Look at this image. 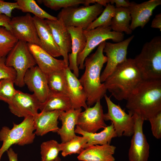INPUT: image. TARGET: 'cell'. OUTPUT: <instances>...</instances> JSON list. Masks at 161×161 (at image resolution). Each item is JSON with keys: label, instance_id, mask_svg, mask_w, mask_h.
Segmentation results:
<instances>
[{"label": "cell", "instance_id": "cell-21", "mask_svg": "<svg viewBox=\"0 0 161 161\" xmlns=\"http://www.w3.org/2000/svg\"><path fill=\"white\" fill-rule=\"evenodd\" d=\"M64 111L54 110L42 111L33 117L35 135L43 136L49 132H57L58 119Z\"/></svg>", "mask_w": 161, "mask_h": 161}, {"label": "cell", "instance_id": "cell-28", "mask_svg": "<svg viewBox=\"0 0 161 161\" xmlns=\"http://www.w3.org/2000/svg\"><path fill=\"white\" fill-rule=\"evenodd\" d=\"M65 69L50 72L47 76L50 91L67 95Z\"/></svg>", "mask_w": 161, "mask_h": 161}, {"label": "cell", "instance_id": "cell-35", "mask_svg": "<svg viewBox=\"0 0 161 161\" xmlns=\"http://www.w3.org/2000/svg\"><path fill=\"white\" fill-rule=\"evenodd\" d=\"M43 4L46 7L55 10L71 7L78 6L80 4H84L86 0H42L37 1Z\"/></svg>", "mask_w": 161, "mask_h": 161}, {"label": "cell", "instance_id": "cell-9", "mask_svg": "<svg viewBox=\"0 0 161 161\" xmlns=\"http://www.w3.org/2000/svg\"><path fill=\"white\" fill-rule=\"evenodd\" d=\"M108 112L104 114L105 121L110 120L117 137H131L133 134L134 123L133 115L127 114L119 105L114 103L106 94L104 96Z\"/></svg>", "mask_w": 161, "mask_h": 161}, {"label": "cell", "instance_id": "cell-4", "mask_svg": "<svg viewBox=\"0 0 161 161\" xmlns=\"http://www.w3.org/2000/svg\"><path fill=\"white\" fill-rule=\"evenodd\" d=\"M134 59L143 80L161 79V36L146 42Z\"/></svg>", "mask_w": 161, "mask_h": 161}, {"label": "cell", "instance_id": "cell-33", "mask_svg": "<svg viewBox=\"0 0 161 161\" xmlns=\"http://www.w3.org/2000/svg\"><path fill=\"white\" fill-rule=\"evenodd\" d=\"M115 8L113 4H108L100 16L85 30H89L99 27H110L114 15Z\"/></svg>", "mask_w": 161, "mask_h": 161}, {"label": "cell", "instance_id": "cell-44", "mask_svg": "<svg viewBox=\"0 0 161 161\" xmlns=\"http://www.w3.org/2000/svg\"><path fill=\"white\" fill-rule=\"evenodd\" d=\"M54 161H61V160L60 158L58 157Z\"/></svg>", "mask_w": 161, "mask_h": 161}, {"label": "cell", "instance_id": "cell-20", "mask_svg": "<svg viewBox=\"0 0 161 161\" xmlns=\"http://www.w3.org/2000/svg\"><path fill=\"white\" fill-rule=\"evenodd\" d=\"M71 37V53L68 55V67L77 77L79 76V69L77 64L78 55L83 50L86 44V38L81 28L67 27Z\"/></svg>", "mask_w": 161, "mask_h": 161}, {"label": "cell", "instance_id": "cell-24", "mask_svg": "<svg viewBox=\"0 0 161 161\" xmlns=\"http://www.w3.org/2000/svg\"><path fill=\"white\" fill-rule=\"evenodd\" d=\"M82 108L71 109L66 112H63L58 119L61 121L62 125L59 128L57 133L60 136L61 143L70 141L76 135L75 126L77 125L78 117Z\"/></svg>", "mask_w": 161, "mask_h": 161}, {"label": "cell", "instance_id": "cell-12", "mask_svg": "<svg viewBox=\"0 0 161 161\" xmlns=\"http://www.w3.org/2000/svg\"><path fill=\"white\" fill-rule=\"evenodd\" d=\"M134 132L128 152L129 161H148L149 145L143 131L144 120L138 116L133 115Z\"/></svg>", "mask_w": 161, "mask_h": 161}, {"label": "cell", "instance_id": "cell-2", "mask_svg": "<svg viewBox=\"0 0 161 161\" xmlns=\"http://www.w3.org/2000/svg\"><path fill=\"white\" fill-rule=\"evenodd\" d=\"M106 41L99 45L94 53L85 59V70L79 80L86 96V104L90 107L100 100L106 94L107 90L100 80L101 72L107 58L103 50Z\"/></svg>", "mask_w": 161, "mask_h": 161}, {"label": "cell", "instance_id": "cell-8", "mask_svg": "<svg viewBox=\"0 0 161 161\" xmlns=\"http://www.w3.org/2000/svg\"><path fill=\"white\" fill-rule=\"evenodd\" d=\"M112 30L110 26L99 27L89 30H83L86 44L83 51L77 56V64L79 69H84L85 59L96 47L103 42L111 39L117 43L123 40V33Z\"/></svg>", "mask_w": 161, "mask_h": 161}, {"label": "cell", "instance_id": "cell-37", "mask_svg": "<svg viewBox=\"0 0 161 161\" xmlns=\"http://www.w3.org/2000/svg\"><path fill=\"white\" fill-rule=\"evenodd\" d=\"M149 121L153 136L157 139L161 138V112L150 118Z\"/></svg>", "mask_w": 161, "mask_h": 161}, {"label": "cell", "instance_id": "cell-14", "mask_svg": "<svg viewBox=\"0 0 161 161\" xmlns=\"http://www.w3.org/2000/svg\"><path fill=\"white\" fill-rule=\"evenodd\" d=\"M103 107L100 100L92 107H88L78 116L76 126L87 132L95 133L107 126L105 122Z\"/></svg>", "mask_w": 161, "mask_h": 161}, {"label": "cell", "instance_id": "cell-36", "mask_svg": "<svg viewBox=\"0 0 161 161\" xmlns=\"http://www.w3.org/2000/svg\"><path fill=\"white\" fill-rule=\"evenodd\" d=\"M5 58H0V81L3 79L7 78H11L15 81L16 72L13 68L6 65Z\"/></svg>", "mask_w": 161, "mask_h": 161}, {"label": "cell", "instance_id": "cell-1", "mask_svg": "<svg viewBox=\"0 0 161 161\" xmlns=\"http://www.w3.org/2000/svg\"><path fill=\"white\" fill-rule=\"evenodd\" d=\"M126 100L129 113L148 120L161 112V79L143 80Z\"/></svg>", "mask_w": 161, "mask_h": 161}, {"label": "cell", "instance_id": "cell-40", "mask_svg": "<svg viewBox=\"0 0 161 161\" xmlns=\"http://www.w3.org/2000/svg\"><path fill=\"white\" fill-rule=\"evenodd\" d=\"M10 20L11 18L4 15L0 14V27H4L10 31Z\"/></svg>", "mask_w": 161, "mask_h": 161}, {"label": "cell", "instance_id": "cell-16", "mask_svg": "<svg viewBox=\"0 0 161 161\" xmlns=\"http://www.w3.org/2000/svg\"><path fill=\"white\" fill-rule=\"evenodd\" d=\"M161 4V0H150L140 4L130 2L128 8L131 17V30H134L138 27L143 28L149 21L154 10Z\"/></svg>", "mask_w": 161, "mask_h": 161}, {"label": "cell", "instance_id": "cell-34", "mask_svg": "<svg viewBox=\"0 0 161 161\" xmlns=\"http://www.w3.org/2000/svg\"><path fill=\"white\" fill-rule=\"evenodd\" d=\"M15 80L10 78L0 81V100L7 104L12 100L17 92L14 87Z\"/></svg>", "mask_w": 161, "mask_h": 161}, {"label": "cell", "instance_id": "cell-26", "mask_svg": "<svg viewBox=\"0 0 161 161\" xmlns=\"http://www.w3.org/2000/svg\"><path fill=\"white\" fill-rule=\"evenodd\" d=\"M72 109L71 101L68 95L50 91L45 101L40 103L39 108L41 111L66 112Z\"/></svg>", "mask_w": 161, "mask_h": 161}, {"label": "cell", "instance_id": "cell-11", "mask_svg": "<svg viewBox=\"0 0 161 161\" xmlns=\"http://www.w3.org/2000/svg\"><path fill=\"white\" fill-rule=\"evenodd\" d=\"M10 31L18 40L40 46L33 17L29 13L11 18Z\"/></svg>", "mask_w": 161, "mask_h": 161}, {"label": "cell", "instance_id": "cell-23", "mask_svg": "<svg viewBox=\"0 0 161 161\" xmlns=\"http://www.w3.org/2000/svg\"><path fill=\"white\" fill-rule=\"evenodd\" d=\"M116 148L109 144L92 145L85 148L77 158L82 161H115Z\"/></svg>", "mask_w": 161, "mask_h": 161}, {"label": "cell", "instance_id": "cell-10", "mask_svg": "<svg viewBox=\"0 0 161 161\" xmlns=\"http://www.w3.org/2000/svg\"><path fill=\"white\" fill-rule=\"evenodd\" d=\"M134 37L133 35L121 42L115 43L106 42L103 52L106 53L107 62L106 66L101 74L102 83L105 81L118 65L127 60L128 48Z\"/></svg>", "mask_w": 161, "mask_h": 161}, {"label": "cell", "instance_id": "cell-13", "mask_svg": "<svg viewBox=\"0 0 161 161\" xmlns=\"http://www.w3.org/2000/svg\"><path fill=\"white\" fill-rule=\"evenodd\" d=\"M40 102L32 94L17 90L12 100L8 103L10 111L19 117H35L38 113Z\"/></svg>", "mask_w": 161, "mask_h": 161}, {"label": "cell", "instance_id": "cell-22", "mask_svg": "<svg viewBox=\"0 0 161 161\" xmlns=\"http://www.w3.org/2000/svg\"><path fill=\"white\" fill-rule=\"evenodd\" d=\"M40 46L43 49L54 57L61 56L59 48L56 44L50 28L44 20L33 17Z\"/></svg>", "mask_w": 161, "mask_h": 161}, {"label": "cell", "instance_id": "cell-19", "mask_svg": "<svg viewBox=\"0 0 161 161\" xmlns=\"http://www.w3.org/2000/svg\"><path fill=\"white\" fill-rule=\"evenodd\" d=\"M65 72L67 94L71 101L72 109H79L83 107L85 109H86L88 108L86 96L79 79L68 66L65 69Z\"/></svg>", "mask_w": 161, "mask_h": 161}, {"label": "cell", "instance_id": "cell-18", "mask_svg": "<svg viewBox=\"0 0 161 161\" xmlns=\"http://www.w3.org/2000/svg\"><path fill=\"white\" fill-rule=\"evenodd\" d=\"M28 45L37 66L46 75L54 71L64 69L67 67L63 60L55 58L39 46L29 43Z\"/></svg>", "mask_w": 161, "mask_h": 161}, {"label": "cell", "instance_id": "cell-6", "mask_svg": "<svg viewBox=\"0 0 161 161\" xmlns=\"http://www.w3.org/2000/svg\"><path fill=\"white\" fill-rule=\"evenodd\" d=\"M103 10V6L97 3L88 6L71 7L62 9L57 17L66 27H79L85 30Z\"/></svg>", "mask_w": 161, "mask_h": 161}, {"label": "cell", "instance_id": "cell-25", "mask_svg": "<svg viewBox=\"0 0 161 161\" xmlns=\"http://www.w3.org/2000/svg\"><path fill=\"white\" fill-rule=\"evenodd\" d=\"M75 133L87 137L88 141L85 145V148L92 145L110 144L112 139L117 137L112 123L110 125L107 126L102 131L98 133L85 132L77 126L75 129Z\"/></svg>", "mask_w": 161, "mask_h": 161}, {"label": "cell", "instance_id": "cell-32", "mask_svg": "<svg viewBox=\"0 0 161 161\" xmlns=\"http://www.w3.org/2000/svg\"><path fill=\"white\" fill-rule=\"evenodd\" d=\"M40 149L41 161H54L61 151L60 143L54 140L43 142Z\"/></svg>", "mask_w": 161, "mask_h": 161}, {"label": "cell", "instance_id": "cell-41", "mask_svg": "<svg viewBox=\"0 0 161 161\" xmlns=\"http://www.w3.org/2000/svg\"><path fill=\"white\" fill-rule=\"evenodd\" d=\"M152 28L158 29L161 30V13L156 15L152 20L151 25Z\"/></svg>", "mask_w": 161, "mask_h": 161}, {"label": "cell", "instance_id": "cell-30", "mask_svg": "<svg viewBox=\"0 0 161 161\" xmlns=\"http://www.w3.org/2000/svg\"><path fill=\"white\" fill-rule=\"evenodd\" d=\"M88 139L86 137L76 136L70 141L60 143L61 154L64 157L72 154H80L85 149Z\"/></svg>", "mask_w": 161, "mask_h": 161}, {"label": "cell", "instance_id": "cell-7", "mask_svg": "<svg viewBox=\"0 0 161 161\" xmlns=\"http://www.w3.org/2000/svg\"><path fill=\"white\" fill-rule=\"evenodd\" d=\"M5 64L15 70L16 77L15 83L20 87L25 85L24 78L26 72L36 64L28 43L21 41H18L7 55Z\"/></svg>", "mask_w": 161, "mask_h": 161}, {"label": "cell", "instance_id": "cell-38", "mask_svg": "<svg viewBox=\"0 0 161 161\" xmlns=\"http://www.w3.org/2000/svg\"><path fill=\"white\" fill-rule=\"evenodd\" d=\"M18 5L16 2H10L0 0V14L4 15L11 18L12 13L15 9H18Z\"/></svg>", "mask_w": 161, "mask_h": 161}, {"label": "cell", "instance_id": "cell-27", "mask_svg": "<svg viewBox=\"0 0 161 161\" xmlns=\"http://www.w3.org/2000/svg\"><path fill=\"white\" fill-rule=\"evenodd\" d=\"M131 17L128 8H115L110 27L112 31L120 33L125 32L131 34L132 31L130 28Z\"/></svg>", "mask_w": 161, "mask_h": 161}, {"label": "cell", "instance_id": "cell-15", "mask_svg": "<svg viewBox=\"0 0 161 161\" xmlns=\"http://www.w3.org/2000/svg\"><path fill=\"white\" fill-rule=\"evenodd\" d=\"M24 82L41 103L45 101L50 92L47 75L37 66L27 70L24 78Z\"/></svg>", "mask_w": 161, "mask_h": 161}, {"label": "cell", "instance_id": "cell-39", "mask_svg": "<svg viewBox=\"0 0 161 161\" xmlns=\"http://www.w3.org/2000/svg\"><path fill=\"white\" fill-rule=\"evenodd\" d=\"M111 4H115V8H128L130 4V2L127 0H109V3Z\"/></svg>", "mask_w": 161, "mask_h": 161}, {"label": "cell", "instance_id": "cell-29", "mask_svg": "<svg viewBox=\"0 0 161 161\" xmlns=\"http://www.w3.org/2000/svg\"><path fill=\"white\" fill-rule=\"evenodd\" d=\"M18 9L25 13H31L41 19L51 20L58 19L57 17L52 16L41 8L34 0H17Z\"/></svg>", "mask_w": 161, "mask_h": 161}, {"label": "cell", "instance_id": "cell-43", "mask_svg": "<svg viewBox=\"0 0 161 161\" xmlns=\"http://www.w3.org/2000/svg\"><path fill=\"white\" fill-rule=\"evenodd\" d=\"M7 152L9 161H18V154L12 148H10Z\"/></svg>", "mask_w": 161, "mask_h": 161}, {"label": "cell", "instance_id": "cell-17", "mask_svg": "<svg viewBox=\"0 0 161 161\" xmlns=\"http://www.w3.org/2000/svg\"><path fill=\"white\" fill-rule=\"evenodd\" d=\"M51 30L54 39L59 48L66 66H68V55L71 52L72 40L66 27L62 21L44 20Z\"/></svg>", "mask_w": 161, "mask_h": 161}, {"label": "cell", "instance_id": "cell-5", "mask_svg": "<svg viewBox=\"0 0 161 161\" xmlns=\"http://www.w3.org/2000/svg\"><path fill=\"white\" fill-rule=\"evenodd\" d=\"M33 117L28 116L18 124L13 123L10 129L3 126L0 130V140L2 144L0 148V161L3 154L13 145L23 146L32 143L35 134Z\"/></svg>", "mask_w": 161, "mask_h": 161}, {"label": "cell", "instance_id": "cell-31", "mask_svg": "<svg viewBox=\"0 0 161 161\" xmlns=\"http://www.w3.org/2000/svg\"><path fill=\"white\" fill-rule=\"evenodd\" d=\"M18 41L10 31L0 27V58H6Z\"/></svg>", "mask_w": 161, "mask_h": 161}, {"label": "cell", "instance_id": "cell-3", "mask_svg": "<svg viewBox=\"0 0 161 161\" xmlns=\"http://www.w3.org/2000/svg\"><path fill=\"white\" fill-rule=\"evenodd\" d=\"M143 80L134 59L127 58L117 66L103 83L116 100H127Z\"/></svg>", "mask_w": 161, "mask_h": 161}, {"label": "cell", "instance_id": "cell-42", "mask_svg": "<svg viewBox=\"0 0 161 161\" xmlns=\"http://www.w3.org/2000/svg\"><path fill=\"white\" fill-rule=\"evenodd\" d=\"M91 3H97L106 7L108 4L109 3V0H86L85 3L84 5L88 6Z\"/></svg>", "mask_w": 161, "mask_h": 161}]
</instances>
